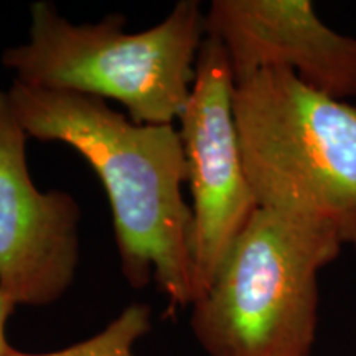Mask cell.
Returning <instances> with one entry per match:
<instances>
[{
	"instance_id": "obj_1",
	"label": "cell",
	"mask_w": 356,
	"mask_h": 356,
	"mask_svg": "<svg viewBox=\"0 0 356 356\" xmlns=\"http://www.w3.org/2000/svg\"><path fill=\"white\" fill-rule=\"evenodd\" d=\"M7 95L29 137L73 147L96 172L129 286L144 289L154 280L170 312L193 305V211L181 191L188 163L175 124H136L101 97L19 81Z\"/></svg>"
},
{
	"instance_id": "obj_2",
	"label": "cell",
	"mask_w": 356,
	"mask_h": 356,
	"mask_svg": "<svg viewBox=\"0 0 356 356\" xmlns=\"http://www.w3.org/2000/svg\"><path fill=\"white\" fill-rule=\"evenodd\" d=\"M111 13L74 25L50 0L30 6L29 40L6 48L2 63L15 81L48 91L118 101L136 124H173L188 104L207 32L197 0H180L152 29L126 32Z\"/></svg>"
},
{
	"instance_id": "obj_3",
	"label": "cell",
	"mask_w": 356,
	"mask_h": 356,
	"mask_svg": "<svg viewBox=\"0 0 356 356\" xmlns=\"http://www.w3.org/2000/svg\"><path fill=\"white\" fill-rule=\"evenodd\" d=\"M233 114L259 208L330 231L356 251V106L273 68L236 83Z\"/></svg>"
},
{
	"instance_id": "obj_4",
	"label": "cell",
	"mask_w": 356,
	"mask_h": 356,
	"mask_svg": "<svg viewBox=\"0 0 356 356\" xmlns=\"http://www.w3.org/2000/svg\"><path fill=\"white\" fill-rule=\"evenodd\" d=\"M341 249L330 231L257 208L191 305L195 340L208 356H312L318 274Z\"/></svg>"
},
{
	"instance_id": "obj_5",
	"label": "cell",
	"mask_w": 356,
	"mask_h": 356,
	"mask_svg": "<svg viewBox=\"0 0 356 356\" xmlns=\"http://www.w3.org/2000/svg\"><path fill=\"white\" fill-rule=\"evenodd\" d=\"M234 86L222 44L204 37L188 104L178 119L193 198L195 302L210 289L236 238L259 208L243 165L233 114Z\"/></svg>"
},
{
	"instance_id": "obj_6",
	"label": "cell",
	"mask_w": 356,
	"mask_h": 356,
	"mask_svg": "<svg viewBox=\"0 0 356 356\" xmlns=\"http://www.w3.org/2000/svg\"><path fill=\"white\" fill-rule=\"evenodd\" d=\"M29 139L0 91V289L17 305L44 307L76 277L81 208L68 191L35 186Z\"/></svg>"
},
{
	"instance_id": "obj_7",
	"label": "cell",
	"mask_w": 356,
	"mask_h": 356,
	"mask_svg": "<svg viewBox=\"0 0 356 356\" xmlns=\"http://www.w3.org/2000/svg\"><path fill=\"white\" fill-rule=\"evenodd\" d=\"M204 32L225 48L234 83L282 68L322 95L356 97V38L325 25L307 0H213Z\"/></svg>"
},
{
	"instance_id": "obj_8",
	"label": "cell",
	"mask_w": 356,
	"mask_h": 356,
	"mask_svg": "<svg viewBox=\"0 0 356 356\" xmlns=\"http://www.w3.org/2000/svg\"><path fill=\"white\" fill-rule=\"evenodd\" d=\"M152 330V310L145 304H131L96 335L48 353L13 350L8 356H136L134 345Z\"/></svg>"
},
{
	"instance_id": "obj_9",
	"label": "cell",
	"mask_w": 356,
	"mask_h": 356,
	"mask_svg": "<svg viewBox=\"0 0 356 356\" xmlns=\"http://www.w3.org/2000/svg\"><path fill=\"white\" fill-rule=\"evenodd\" d=\"M15 307H17L15 302H13L7 293L0 289V356H8L13 350H15L10 343H8L7 332H6L7 322L8 318H10V315L13 314V310H15Z\"/></svg>"
}]
</instances>
